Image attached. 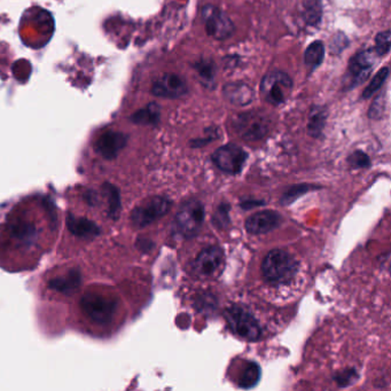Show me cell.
<instances>
[{"label":"cell","mask_w":391,"mask_h":391,"mask_svg":"<svg viewBox=\"0 0 391 391\" xmlns=\"http://www.w3.org/2000/svg\"><path fill=\"white\" fill-rule=\"evenodd\" d=\"M298 270V262L291 254L281 249H274L269 252L262 264L264 279L273 285L291 281Z\"/></svg>","instance_id":"6da1fadb"},{"label":"cell","mask_w":391,"mask_h":391,"mask_svg":"<svg viewBox=\"0 0 391 391\" xmlns=\"http://www.w3.org/2000/svg\"><path fill=\"white\" fill-rule=\"evenodd\" d=\"M81 306L94 324L107 325L115 317L119 300L100 291H88L81 300Z\"/></svg>","instance_id":"7a4b0ae2"},{"label":"cell","mask_w":391,"mask_h":391,"mask_svg":"<svg viewBox=\"0 0 391 391\" xmlns=\"http://www.w3.org/2000/svg\"><path fill=\"white\" fill-rule=\"evenodd\" d=\"M270 116L263 110H252L238 115L233 121L234 131L248 141L263 139L271 129Z\"/></svg>","instance_id":"3957f363"},{"label":"cell","mask_w":391,"mask_h":391,"mask_svg":"<svg viewBox=\"0 0 391 391\" xmlns=\"http://www.w3.org/2000/svg\"><path fill=\"white\" fill-rule=\"evenodd\" d=\"M293 79L284 71H272L262 79L261 93L264 100L273 106H280L291 97Z\"/></svg>","instance_id":"277c9868"},{"label":"cell","mask_w":391,"mask_h":391,"mask_svg":"<svg viewBox=\"0 0 391 391\" xmlns=\"http://www.w3.org/2000/svg\"><path fill=\"white\" fill-rule=\"evenodd\" d=\"M224 315L230 329L245 340L257 341L261 337V327L257 320L243 306H230Z\"/></svg>","instance_id":"5b68a950"},{"label":"cell","mask_w":391,"mask_h":391,"mask_svg":"<svg viewBox=\"0 0 391 391\" xmlns=\"http://www.w3.org/2000/svg\"><path fill=\"white\" fill-rule=\"evenodd\" d=\"M378 57L379 55L376 54L374 49H364V51L357 53L350 60L348 71L344 77L346 90H351V88L366 82L373 71L374 64H375Z\"/></svg>","instance_id":"8992f818"},{"label":"cell","mask_w":391,"mask_h":391,"mask_svg":"<svg viewBox=\"0 0 391 391\" xmlns=\"http://www.w3.org/2000/svg\"><path fill=\"white\" fill-rule=\"evenodd\" d=\"M204 221V206L200 201L189 200L182 204L176 216L177 228L185 238L199 233Z\"/></svg>","instance_id":"52a82bcc"},{"label":"cell","mask_w":391,"mask_h":391,"mask_svg":"<svg viewBox=\"0 0 391 391\" xmlns=\"http://www.w3.org/2000/svg\"><path fill=\"white\" fill-rule=\"evenodd\" d=\"M206 34L217 40H228L235 31L233 22L218 7L206 5L202 8Z\"/></svg>","instance_id":"ba28073f"},{"label":"cell","mask_w":391,"mask_h":391,"mask_svg":"<svg viewBox=\"0 0 391 391\" xmlns=\"http://www.w3.org/2000/svg\"><path fill=\"white\" fill-rule=\"evenodd\" d=\"M171 201L167 197H155L136 206L131 214V221L136 228H146L153 221L169 213Z\"/></svg>","instance_id":"9c48e42d"},{"label":"cell","mask_w":391,"mask_h":391,"mask_svg":"<svg viewBox=\"0 0 391 391\" xmlns=\"http://www.w3.org/2000/svg\"><path fill=\"white\" fill-rule=\"evenodd\" d=\"M248 154L235 144L221 146L213 154V161L216 167L230 175H235L243 170Z\"/></svg>","instance_id":"30bf717a"},{"label":"cell","mask_w":391,"mask_h":391,"mask_svg":"<svg viewBox=\"0 0 391 391\" xmlns=\"http://www.w3.org/2000/svg\"><path fill=\"white\" fill-rule=\"evenodd\" d=\"M187 93V83L177 74H164L153 83L152 94L155 97L179 99Z\"/></svg>","instance_id":"8fae6325"},{"label":"cell","mask_w":391,"mask_h":391,"mask_svg":"<svg viewBox=\"0 0 391 391\" xmlns=\"http://www.w3.org/2000/svg\"><path fill=\"white\" fill-rule=\"evenodd\" d=\"M125 145H127V136L117 131H106L98 138L94 149L103 158L112 160L119 155Z\"/></svg>","instance_id":"7c38bea8"},{"label":"cell","mask_w":391,"mask_h":391,"mask_svg":"<svg viewBox=\"0 0 391 391\" xmlns=\"http://www.w3.org/2000/svg\"><path fill=\"white\" fill-rule=\"evenodd\" d=\"M282 216L272 210L254 214L246 221V230L250 234H267L279 226Z\"/></svg>","instance_id":"4fadbf2b"},{"label":"cell","mask_w":391,"mask_h":391,"mask_svg":"<svg viewBox=\"0 0 391 391\" xmlns=\"http://www.w3.org/2000/svg\"><path fill=\"white\" fill-rule=\"evenodd\" d=\"M223 252L219 247L211 246L204 249L195 259V270L202 276H213L223 263Z\"/></svg>","instance_id":"5bb4252c"},{"label":"cell","mask_w":391,"mask_h":391,"mask_svg":"<svg viewBox=\"0 0 391 391\" xmlns=\"http://www.w3.org/2000/svg\"><path fill=\"white\" fill-rule=\"evenodd\" d=\"M224 97L228 103L235 106H247L254 99V92L246 83H228L223 88Z\"/></svg>","instance_id":"9a60e30c"},{"label":"cell","mask_w":391,"mask_h":391,"mask_svg":"<svg viewBox=\"0 0 391 391\" xmlns=\"http://www.w3.org/2000/svg\"><path fill=\"white\" fill-rule=\"evenodd\" d=\"M9 230L12 237L16 238L20 243L30 245L36 239V228L23 218H16L9 225Z\"/></svg>","instance_id":"2e32d148"},{"label":"cell","mask_w":391,"mask_h":391,"mask_svg":"<svg viewBox=\"0 0 391 391\" xmlns=\"http://www.w3.org/2000/svg\"><path fill=\"white\" fill-rule=\"evenodd\" d=\"M327 121V110L322 106L313 107L308 122V134L313 138H320Z\"/></svg>","instance_id":"e0dca14e"},{"label":"cell","mask_w":391,"mask_h":391,"mask_svg":"<svg viewBox=\"0 0 391 391\" xmlns=\"http://www.w3.org/2000/svg\"><path fill=\"white\" fill-rule=\"evenodd\" d=\"M131 119L136 124H158L160 119H161V108H160L158 103H151L143 110L134 112V115L131 116Z\"/></svg>","instance_id":"ac0fdd59"},{"label":"cell","mask_w":391,"mask_h":391,"mask_svg":"<svg viewBox=\"0 0 391 391\" xmlns=\"http://www.w3.org/2000/svg\"><path fill=\"white\" fill-rule=\"evenodd\" d=\"M325 59V45L320 40H315L308 46L304 53V62L310 71H315Z\"/></svg>","instance_id":"d6986e66"},{"label":"cell","mask_w":391,"mask_h":391,"mask_svg":"<svg viewBox=\"0 0 391 391\" xmlns=\"http://www.w3.org/2000/svg\"><path fill=\"white\" fill-rule=\"evenodd\" d=\"M195 71H197V76L200 79V82L206 86V88H210L215 84L216 81V66L214 64L213 61L206 60V59H202V60L197 61V64L193 66Z\"/></svg>","instance_id":"ffe728a7"},{"label":"cell","mask_w":391,"mask_h":391,"mask_svg":"<svg viewBox=\"0 0 391 391\" xmlns=\"http://www.w3.org/2000/svg\"><path fill=\"white\" fill-rule=\"evenodd\" d=\"M261 379V368L256 363H248L239 376V383L241 388H254Z\"/></svg>","instance_id":"44dd1931"},{"label":"cell","mask_w":391,"mask_h":391,"mask_svg":"<svg viewBox=\"0 0 391 391\" xmlns=\"http://www.w3.org/2000/svg\"><path fill=\"white\" fill-rule=\"evenodd\" d=\"M68 225H69L70 230L79 237H92L99 232L97 226L88 219L69 217Z\"/></svg>","instance_id":"7402d4cb"},{"label":"cell","mask_w":391,"mask_h":391,"mask_svg":"<svg viewBox=\"0 0 391 391\" xmlns=\"http://www.w3.org/2000/svg\"><path fill=\"white\" fill-rule=\"evenodd\" d=\"M79 280H81V276H79L78 273L69 272L67 276H61V278L53 280L49 284V287L59 291H64V293H70L78 286Z\"/></svg>","instance_id":"603a6c76"},{"label":"cell","mask_w":391,"mask_h":391,"mask_svg":"<svg viewBox=\"0 0 391 391\" xmlns=\"http://www.w3.org/2000/svg\"><path fill=\"white\" fill-rule=\"evenodd\" d=\"M322 6L319 0H305L303 7V18L310 25H319L322 20Z\"/></svg>","instance_id":"cb8c5ba5"},{"label":"cell","mask_w":391,"mask_h":391,"mask_svg":"<svg viewBox=\"0 0 391 391\" xmlns=\"http://www.w3.org/2000/svg\"><path fill=\"white\" fill-rule=\"evenodd\" d=\"M389 71L390 70H389L388 67L383 68V69H380L378 71V74H376L373 79L370 81V84L365 88L364 92H363V98L364 99H370V97H373L374 94L379 91L380 88H383V84H385V81L389 77Z\"/></svg>","instance_id":"d4e9b609"},{"label":"cell","mask_w":391,"mask_h":391,"mask_svg":"<svg viewBox=\"0 0 391 391\" xmlns=\"http://www.w3.org/2000/svg\"><path fill=\"white\" fill-rule=\"evenodd\" d=\"M390 30L383 31V33L376 35L375 49H374V51L376 52V54L379 55V57L388 54L389 51H390Z\"/></svg>","instance_id":"484cf974"},{"label":"cell","mask_w":391,"mask_h":391,"mask_svg":"<svg viewBox=\"0 0 391 391\" xmlns=\"http://www.w3.org/2000/svg\"><path fill=\"white\" fill-rule=\"evenodd\" d=\"M385 105H387V100H385V93H380L378 97L374 99L373 103L370 105V110H368V117L372 119H380L383 116L385 112Z\"/></svg>","instance_id":"4316f807"},{"label":"cell","mask_w":391,"mask_h":391,"mask_svg":"<svg viewBox=\"0 0 391 391\" xmlns=\"http://www.w3.org/2000/svg\"><path fill=\"white\" fill-rule=\"evenodd\" d=\"M230 206L226 204H221L214 214L213 223L216 228H224L230 223Z\"/></svg>","instance_id":"83f0119b"},{"label":"cell","mask_w":391,"mask_h":391,"mask_svg":"<svg viewBox=\"0 0 391 391\" xmlns=\"http://www.w3.org/2000/svg\"><path fill=\"white\" fill-rule=\"evenodd\" d=\"M311 185H296L289 188L288 191H286L285 194L282 197L281 201L284 204H289L293 201L296 200L300 195L305 194L306 192L311 191L310 189Z\"/></svg>","instance_id":"f1b7e54d"},{"label":"cell","mask_w":391,"mask_h":391,"mask_svg":"<svg viewBox=\"0 0 391 391\" xmlns=\"http://www.w3.org/2000/svg\"><path fill=\"white\" fill-rule=\"evenodd\" d=\"M348 162L356 169L368 168L370 165V160L368 158V155L366 153L361 152V151H356V152L352 153L349 156Z\"/></svg>","instance_id":"f546056e"},{"label":"cell","mask_w":391,"mask_h":391,"mask_svg":"<svg viewBox=\"0 0 391 391\" xmlns=\"http://www.w3.org/2000/svg\"><path fill=\"white\" fill-rule=\"evenodd\" d=\"M357 378V372L355 370H346L342 373L337 374V376H335V380L340 387H348L355 383Z\"/></svg>","instance_id":"4dcf8cb0"},{"label":"cell","mask_w":391,"mask_h":391,"mask_svg":"<svg viewBox=\"0 0 391 391\" xmlns=\"http://www.w3.org/2000/svg\"><path fill=\"white\" fill-rule=\"evenodd\" d=\"M348 38L346 35H343L342 33H339L337 36L334 37L331 43V51L334 54H339L343 49H346L348 46Z\"/></svg>","instance_id":"1f68e13d"}]
</instances>
